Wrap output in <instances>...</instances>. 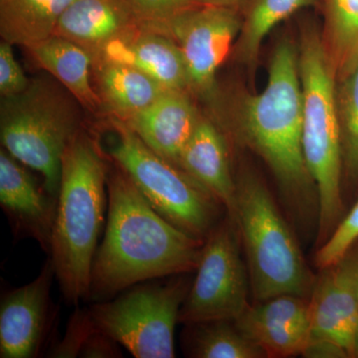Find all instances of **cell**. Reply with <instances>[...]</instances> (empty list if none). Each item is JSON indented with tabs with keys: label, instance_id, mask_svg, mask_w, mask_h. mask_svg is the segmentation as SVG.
Here are the masks:
<instances>
[{
	"label": "cell",
	"instance_id": "4",
	"mask_svg": "<svg viewBox=\"0 0 358 358\" xmlns=\"http://www.w3.org/2000/svg\"><path fill=\"white\" fill-rule=\"evenodd\" d=\"M296 41L303 91V152L317 188L320 246L336 229L343 209V143L336 108V71L317 23L303 21Z\"/></svg>",
	"mask_w": 358,
	"mask_h": 358
},
{
	"label": "cell",
	"instance_id": "35",
	"mask_svg": "<svg viewBox=\"0 0 358 358\" xmlns=\"http://www.w3.org/2000/svg\"><path fill=\"white\" fill-rule=\"evenodd\" d=\"M197 1H199V0H197ZM199 3H200V2H199ZM200 4H201V3H200Z\"/></svg>",
	"mask_w": 358,
	"mask_h": 358
},
{
	"label": "cell",
	"instance_id": "9",
	"mask_svg": "<svg viewBox=\"0 0 358 358\" xmlns=\"http://www.w3.org/2000/svg\"><path fill=\"white\" fill-rule=\"evenodd\" d=\"M236 223L228 216L205 240L179 322L235 320L248 307V275Z\"/></svg>",
	"mask_w": 358,
	"mask_h": 358
},
{
	"label": "cell",
	"instance_id": "32",
	"mask_svg": "<svg viewBox=\"0 0 358 358\" xmlns=\"http://www.w3.org/2000/svg\"><path fill=\"white\" fill-rule=\"evenodd\" d=\"M204 6L224 7V8L234 9L241 13L247 0H199Z\"/></svg>",
	"mask_w": 358,
	"mask_h": 358
},
{
	"label": "cell",
	"instance_id": "19",
	"mask_svg": "<svg viewBox=\"0 0 358 358\" xmlns=\"http://www.w3.org/2000/svg\"><path fill=\"white\" fill-rule=\"evenodd\" d=\"M25 49L35 65L57 80L84 109L95 113L102 110L94 86L93 59L83 47L52 35Z\"/></svg>",
	"mask_w": 358,
	"mask_h": 358
},
{
	"label": "cell",
	"instance_id": "18",
	"mask_svg": "<svg viewBox=\"0 0 358 358\" xmlns=\"http://www.w3.org/2000/svg\"><path fill=\"white\" fill-rule=\"evenodd\" d=\"M141 24L126 0H74L53 35L74 42L93 56L110 40Z\"/></svg>",
	"mask_w": 358,
	"mask_h": 358
},
{
	"label": "cell",
	"instance_id": "26",
	"mask_svg": "<svg viewBox=\"0 0 358 358\" xmlns=\"http://www.w3.org/2000/svg\"><path fill=\"white\" fill-rule=\"evenodd\" d=\"M358 240V200L353 205L345 218L341 219L327 238L324 244L320 245L315 255L317 267L327 268L338 263L343 257L352 251L353 245Z\"/></svg>",
	"mask_w": 358,
	"mask_h": 358
},
{
	"label": "cell",
	"instance_id": "8",
	"mask_svg": "<svg viewBox=\"0 0 358 358\" xmlns=\"http://www.w3.org/2000/svg\"><path fill=\"white\" fill-rule=\"evenodd\" d=\"M190 286L183 277L141 282L110 300L96 301L89 312L133 357L173 358L174 331Z\"/></svg>",
	"mask_w": 358,
	"mask_h": 358
},
{
	"label": "cell",
	"instance_id": "15",
	"mask_svg": "<svg viewBox=\"0 0 358 358\" xmlns=\"http://www.w3.org/2000/svg\"><path fill=\"white\" fill-rule=\"evenodd\" d=\"M196 101L190 92L166 90L124 122L155 154L179 167L181 154L202 115Z\"/></svg>",
	"mask_w": 358,
	"mask_h": 358
},
{
	"label": "cell",
	"instance_id": "6",
	"mask_svg": "<svg viewBox=\"0 0 358 358\" xmlns=\"http://www.w3.org/2000/svg\"><path fill=\"white\" fill-rule=\"evenodd\" d=\"M234 222L248 262L257 303L282 294L306 298L315 281L298 242L262 180L251 171L236 179Z\"/></svg>",
	"mask_w": 358,
	"mask_h": 358
},
{
	"label": "cell",
	"instance_id": "28",
	"mask_svg": "<svg viewBox=\"0 0 358 358\" xmlns=\"http://www.w3.org/2000/svg\"><path fill=\"white\" fill-rule=\"evenodd\" d=\"M141 24L159 25L199 6L197 0H126Z\"/></svg>",
	"mask_w": 358,
	"mask_h": 358
},
{
	"label": "cell",
	"instance_id": "2",
	"mask_svg": "<svg viewBox=\"0 0 358 358\" xmlns=\"http://www.w3.org/2000/svg\"><path fill=\"white\" fill-rule=\"evenodd\" d=\"M105 234L92 267L88 300L115 298L141 282L196 271L203 240L162 217L113 162Z\"/></svg>",
	"mask_w": 358,
	"mask_h": 358
},
{
	"label": "cell",
	"instance_id": "5",
	"mask_svg": "<svg viewBox=\"0 0 358 358\" xmlns=\"http://www.w3.org/2000/svg\"><path fill=\"white\" fill-rule=\"evenodd\" d=\"M82 109L49 74L32 78L22 93L0 100L1 148L37 171L56 197L66 148L84 129Z\"/></svg>",
	"mask_w": 358,
	"mask_h": 358
},
{
	"label": "cell",
	"instance_id": "34",
	"mask_svg": "<svg viewBox=\"0 0 358 358\" xmlns=\"http://www.w3.org/2000/svg\"><path fill=\"white\" fill-rule=\"evenodd\" d=\"M352 357H358V327L353 341Z\"/></svg>",
	"mask_w": 358,
	"mask_h": 358
},
{
	"label": "cell",
	"instance_id": "7",
	"mask_svg": "<svg viewBox=\"0 0 358 358\" xmlns=\"http://www.w3.org/2000/svg\"><path fill=\"white\" fill-rule=\"evenodd\" d=\"M110 122L115 138L109 159L127 173L157 213L205 241L218 225L223 205L189 174L155 154L126 122L114 117Z\"/></svg>",
	"mask_w": 358,
	"mask_h": 358
},
{
	"label": "cell",
	"instance_id": "3",
	"mask_svg": "<svg viewBox=\"0 0 358 358\" xmlns=\"http://www.w3.org/2000/svg\"><path fill=\"white\" fill-rule=\"evenodd\" d=\"M109 164L100 143L83 129L62 157L50 259L65 301L89 299L92 267L108 212Z\"/></svg>",
	"mask_w": 358,
	"mask_h": 358
},
{
	"label": "cell",
	"instance_id": "12",
	"mask_svg": "<svg viewBox=\"0 0 358 358\" xmlns=\"http://www.w3.org/2000/svg\"><path fill=\"white\" fill-rule=\"evenodd\" d=\"M20 160L0 150V205L14 235L36 240L50 253L58 197L40 185Z\"/></svg>",
	"mask_w": 358,
	"mask_h": 358
},
{
	"label": "cell",
	"instance_id": "14",
	"mask_svg": "<svg viewBox=\"0 0 358 358\" xmlns=\"http://www.w3.org/2000/svg\"><path fill=\"white\" fill-rule=\"evenodd\" d=\"M92 59L93 62L108 61L131 66L166 89L190 92L185 58L178 43L148 26H136L110 40Z\"/></svg>",
	"mask_w": 358,
	"mask_h": 358
},
{
	"label": "cell",
	"instance_id": "21",
	"mask_svg": "<svg viewBox=\"0 0 358 358\" xmlns=\"http://www.w3.org/2000/svg\"><path fill=\"white\" fill-rule=\"evenodd\" d=\"M322 0H247L242 24L231 59L255 74L264 40L271 31L303 9L319 8Z\"/></svg>",
	"mask_w": 358,
	"mask_h": 358
},
{
	"label": "cell",
	"instance_id": "30",
	"mask_svg": "<svg viewBox=\"0 0 358 358\" xmlns=\"http://www.w3.org/2000/svg\"><path fill=\"white\" fill-rule=\"evenodd\" d=\"M119 343L108 336L100 327H96L95 331L85 343L79 357L84 358H115L122 357V352Z\"/></svg>",
	"mask_w": 358,
	"mask_h": 358
},
{
	"label": "cell",
	"instance_id": "27",
	"mask_svg": "<svg viewBox=\"0 0 358 358\" xmlns=\"http://www.w3.org/2000/svg\"><path fill=\"white\" fill-rule=\"evenodd\" d=\"M98 324L92 317L89 308H78L71 317L62 341L53 346L49 357L60 358L79 357L82 348Z\"/></svg>",
	"mask_w": 358,
	"mask_h": 358
},
{
	"label": "cell",
	"instance_id": "13",
	"mask_svg": "<svg viewBox=\"0 0 358 358\" xmlns=\"http://www.w3.org/2000/svg\"><path fill=\"white\" fill-rule=\"evenodd\" d=\"M235 324L268 357L301 355L310 338L308 301L282 294L248 306Z\"/></svg>",
	"mask_w": 358,
	"mask_h": 358
},
{
	"label": "cell",
	"instance_id": "10",
	"mask_svg": "<svg viewBox=\"0 0 358 358\" xmlns=\"http://www.w3.org/2000/svg\"><path fill=\"white\" fill-rule=\"evenodd\" d=\"M241 24L240 11L199 4L166 22L148 27L178 43L185 58L190 93L206 105L217 93L218 71L231 58Z\"/></svg>",
	"mask_w": 358,
	"mask_h": 358
},
{
	"label": "cell",
	"instance_id": "29",
	"mask_svg": "<svg viewBox=\"0 0 358 358\" xmlns=\"http://www.w3.org/2000/svg\"><path fill=\"white\" fill-rule=\"evenodd\" d=\"M14 45L2 40L0 43V96H10L22 93L29 86V79L16 60Z\"/></svg>",
	"mask_w": 358,
	"mask_h": 358
},
{
	"label": "cell",
	"instance_id": "20",
	"mask_svg": "<svg viewBox=\"0 0 358 358\" xmlns=\"http://www.w3.org/2000/svg\"><path fill=\"white\" fill-rule=\"evenodd\" d=\"M94 86L102 110L110 117L127 122L166 91L143 71L121 63L93 62Z\"/></svg>",
	"mask_w": 358,
	"mask_h": 358
},
{
	"label": "cell",
	"instance_id": "1",
	"mask_svg": "<svg viewBox=\"0 0 358 358\" xmlns=\"http://www.w3.org/2000/svg\"><path fill=\"white\" fill-rule=\"evenodd\" d=\"M206 114L228 140L248 148L267 164L285 199L299 215L319 213L317 188L303 152V91L298 41L280 37L271 53L260 93L219 86Z\"/></svg>",
	"mask_w": 358,
	"mask_h": 358
},
{
	"label": "cell",
	"instance_id": "16",
	"mask_svg": "<svg viewBox=\"0 0 358 358\" xmlns=\"http://www.w3.org/2000/svg\"><path fill=\"white\" fill-rule=\"evenodd\" d=\"M315 282L308 301L310 336L329 339L352 357L358 327V301L348 259L327 268Z\"/></svg>",
	"mask_w": 358,
	"mask_h": 358
},
{
	"label": "cell",
	"instance_id": "25",
	"mask_svg": "<svg viewBox=\"0 0 358 358\" xmlns=\"http://www.w3.org/2000/svg\"><path fill=\"white\" fill-rule=\"evenodd\" d=\"M322 41L336 72L358 49V0H322Z\"/></svg>",
	"mask_w": 358,
	"mask_h": 358
},
{
	"label": "cell",
	"instance_id": "17",
	"mask_svg": "<svg viewBox=\"0 0 358 358\" xmlns=\"http://www.w3.org/2000/svg\"><path fill=\"white\" fill-rule=\"evenodd\" d=\"M179 167L218 199L234 221L236 179L232 173L229 140L206 113L186 143Z\"/></svg>",
	"mask_w": 358,
	"mask_h": 358
},
{
	"label": "cell",
	"instance_id": "23",
	"mask_svg": "<svg viewBox=\"0 0 358 358\" xmlns=\"http://www.w3.org/2000/svg\"><path fill=\"white\" fill-rule=\"evenodd\" d=\"M186 348L190 357L197 358H263L267 357L237 327L235 320H217L188 324Z\"/></svg>",
	"mask_w": 358,
	"mask_h": 358
},
{
	"label": "cell",
	"instance_id": "31",
	"mask_svg": "<svg viewBox=\"0 0 358 358\" xmlns=\"http://www.w3.org/2000/svg\"><path fill=\"white\" fill-rule=\"evenodd\" d=\"M301 355L308 358H345L350 357L343 346L326 338L310 336L303 346Z\"/></svg>",
	"mask_w": 358,
	"mask_h": 358
},
{
	"label": "cell",
	"instance_id": "24",
	"mask_svg": "<svg viewBox=\"0 0 358 358\" xmlns=\"http://www.w3.org/2000/svg\"><path fill=\"white\" fill-rule=\"evenodd\" d=\"M336 108L343 143V176L358 185V49L336 72Z\"/></svg>",
	"mask_w": 358,
	"mask_h": 358
},
{
	"label": "cell",
	"instance_id": "33",
	"mask_svg": "<svg viewBox=\"0 0 358 358\" xmlns=\"http://www.w3.org/2000/svg\"><path fill=\"white\" fill-rule=\"evenodd\" d=\"M345 257L346 259H348L353 289H355V294H357L358 301V251L353 252V253L350 251Z\"/></svg>",
	"mask_w": 358,
	"mask_h": 358
},
{
	"label": "cell",
	"instance_id": "11",
	"mask_svg": "<svg viewBox=\"0 0 358 358\" xmlns=\"http://www.w3.org/2000/svg\"><path fill=\"white\" fill-rule=\"evenodd\" d=\"M55 268L49 258L36 279L2 296L0 357H37L50 333L52 282Z\"/></svg>",
	"mask_w": 358,
	"mask_h": 358
},
{
	"label": "cell",
	"instance_id": "22",
	"mask_svg": "<svg viewBox=\"0 0 358 358\" xmlns=\"http://www.w3.org/2000/svg\"><path fill=\"white\" fill-rule=\"evenodd\" d=\"M74 0H0V36L27 47L52 36L66 9Z\"/></svg>",
	"mask_w": 358,
	"mask_h": 358
}]
</instances>
